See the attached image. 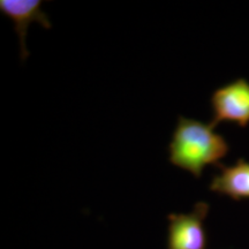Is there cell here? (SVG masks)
I'll return each instance as SVG.
<instances>
[{"mask_svg": "<svg viewBox=\"0 0 249 249\" xmlns=\"http://www.w3.org/2000/svg\"><path fill=\"white\" fill-rule=\"evenodd\" d=\"M211 124L179 117L169 144L170 163L200 179L207 165H218L230 145Z\"/></svg>", "mask_w": 249, "mask_h": 249, "instance_id": "obj_1", "label": "cell"}, {"mask_svg": "<svg viewBox=\"0 0 249 249\" xmlns=\"http://www.w3.org/2000/svg\"><path fill=\"white\" fill-rule=\"evenodd\" d=\"M209 209L208 203L197 202L191 213L169 214L167 249H207L204 220Z\"/></svg>", "mask_w": 249, "mask_h": 249, "instance_id": "obj_2", "label": "cell"}, {"mask_svg": "<svg viewBox=\"0 0 249 249\" xmlns=\"http://www.w3.org/2000/svg\"><path fill=\"white\" fill-rule=\"evenodd\" d=\"M213 121L216 127L223 121L236 123L240 127L249 124V82L238 79L216 89L211 96Z\"/></svg>", "mask_w": 249, "mask_h": 249, "instance_id": "obj_3", "label": "cell"}, {"mask_svg": "<svg viewBox=\"0 0 249 249\" xmlns=\"http://www.w3.org/2000/svg\"><path fill=\"white\" fill-rule=\"evenodd\" d=\"M42 4L40 0H0V12L14 23V30L20 39L22 60H26L29 55L26 37L30 24L36 22L45 29H51L52 27L48 15L42 11Z\"/></svg>", "mask_w": 249, "mask_h": 249, "instance_id": "obj_4", "label": "cell"}, {"mask_svg": "<svg viewBox=\"0 0 249 249\" xmlns=\"http://www.w3.org/2000/svg\"><path fill=\"white\" fill-rule=\"evenodd\" d=\"M219 167L220 173L213 176L210 191L234 201L249 200V161L240 158L231 166Z\"/></svg>", "mask_w": 249, "mask_h": 249, "instance_id": "obj_5", "label": "cell"}]
</instances>
